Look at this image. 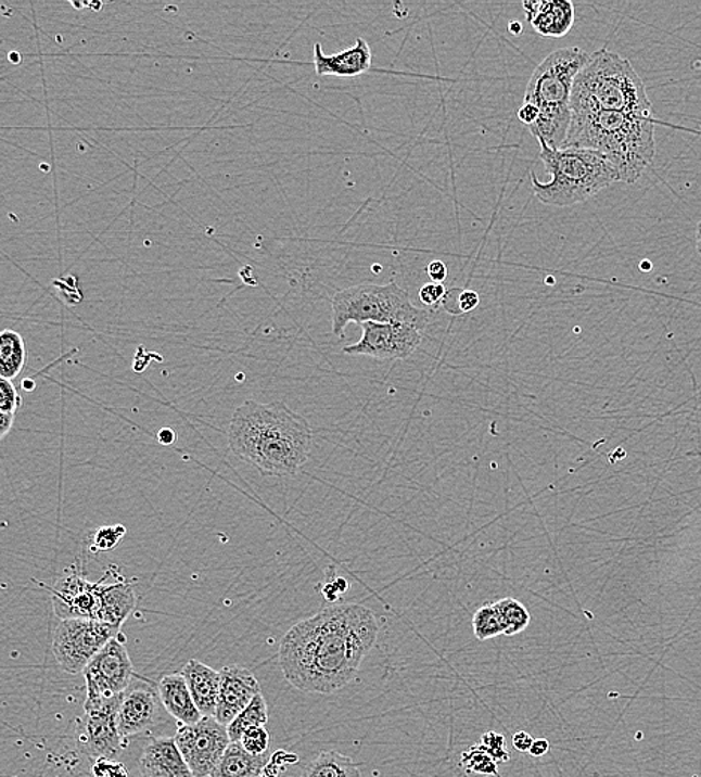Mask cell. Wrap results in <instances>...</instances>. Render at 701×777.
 Listing matches in <instances>:
<instances>
[{
    "label": "cell",
    "mask_w": 701,
    "mask_h": 777,
    "mask_svg": "<svg viewBox=\"0 0 701 777\" xmlns=\"http://www.w3.org/2000/svg\"><path fill=\"white\" fill-rule=\"evenodd\" d=\"M509 30L518 37V35H521L522 30H524V26H522L519 22H512L510 23Z\"/></svg>",
    "instance_id": "43"
},
{
    "label": "cell",
    "mask_w": 701,
    "mask_h": 777,
    "mask_svg": "<svg viewBox=\"0 0 701 777\" xmlns=\"http://www.w3.org/2000/svg\"><path fill=\"white\" fill-rule=\"evenodd\" d=\"M160 442L162 444H165V446H168V444H173L176 442V432L171 430V428H164V430H161L160 435Z\"/></svg>",
    "instance_id": "42"
},
{
    "label": "cell",
    "mask_w": 701,
    "mask_h": 777,
    "mask_svg": "<svg viewBox=\"0 0 701 777\" xmlns=\"http://www.w3.org/2000/svg\"><path fill=\"white\" fill-rule=\"evenodd\" d=\"M696 244L697 252H699V255L701 256V220L699 221V226H697Z\"/></svg>",
    "instance_id": "44"
},
{
    "label": "cell",
    "mask_w": 701,
    "mask_h": 777,
    "mask_svg": "<svg viewBox=\"0 0 701 777\" xmlns=\"http://www.w3.org/2000/svg\"><path fill=\"white\" fill-rule=\"evenodd\" d=\"M479 744H481L498 764L509 763L510 752L509 749H507L505 736L498 735V733L495 731H488L482 736Z\"/></svg>",
    "instance_id": "30"
},
{
    "label": "cell",
    "mask_w": 701,
    "mask_h": 777,
    "mask_svg": "<svg viewBox=\"0 0 701 777\" xmlns=\"http://www.w3.org/2000/svg\"><path fill=\"white\" fill-rule=\"evenodd\" d=\"M406 323L423 331L428 313L411 303L398 284H359L332 298V334L343 336L348 323Z\"/></svg>",
    "instance_id": "7"
},
{
    "label": "cell",
    "mask_w": 701,
    "mask_h": 777,
    "mask_svg": "<svg viewBox=\"0 0 701 777\" xmlns=\"http://www.w3.org/2000/svg\"><path fill=\"white\" fill-rule=\"evenodd\" d=\"M525 18L543 38H562L574 25V5L570 0L524 2Z\"/></svg>",
    "instance_id": "17"
},
{
    "label": "cell",
    "mask_w": 701,
    "mask_h": 777,
    "mask_svg": "<svg viewBox=\"0 0 701 777\" xmlns=\"http://www.w3.org/2000/svg\"><path fill=\"white\" fill-rule=\"evenodd\" d=\"M500 614L502 636L512 637L528 628L531 622L530 610L514 598H502L494 602Z\"/></svg>",
    "instance_id": "26"
},
{
    "label": "cell",
    "mask_w": 701,
    "mask_h": 777,
    "mask_svg": "<svg viewBox=\"0 0 701 777\" xmlns=\"http://www.w3.org/2000/svg\"><path fill=\"white\" fill-rule=\"evenodd\" d=\"M22 406V396L13 380L0 379V411L3 413H15Z\"/></svg>",
    "instance_id": "32"
},
{
    "label": "cell",
    "mask_w": 701,
    "mask_h": 777,
    "mask_svg": "<svg viewBox=\"0 0 701 777\" xmlns=\"http://www.w3.org/2000/svg\"><path fill=\"white\" fill-rule=\"evenodd\" d=\"M540 158L550 181L541 182L531 173V184L537 200L546 205L572 207L620 181L615 166L594 150L550 149L540 142Z\"/></svg>",
    "instance_id": "6"
},
{
    "label": "cell",
    "mask_w": 701,
    "mask_h": 777,
    "mask_svg": "<svg viewBox=\"0 0 701 777\" xmlns=\"http://www.w3.org/2000/svg\"><path fill=\"white\" fill-rule=\"evenodd\" d=\"M160 693L137 688L126 691L118 711V728L123 740L141 735L156 724L161 709Z\"/></svg>",
    "instance_id": "15"
},
{
    "label": "cell",
    "mask_w": 701,
    "mask_h": 777,
    "mask_svg": "<svg viewBox=\"0 0 701 777\" xmlns=\"http://www.w3.org/2000/svg\"><path fill=\"white\" fill-rule=\"evenodd\" d=\"M202 716H216L220 692V672L197 660H190L181 670Z\"/></svg>",
    "instance_id": "20"
},
{
    "label": "cell",
    "mask_w": 701,
    "mask_h": 777,
    "mask_svg": "<svg viewBox=\"0 0 701 777\" xmlns=\"http://www.w3.org/2000/svg\"><path fill=\"white\" fill-rule=\"evenodd\" d=\"M561 149L594 150L608 157L620 181L633 184L655 157V120L604 110L573 111Z\"/></svg>",
    "instance_id": "3"
},
{
    "label": "cell",
    "mask_w": 701,
    "mask_h": 777,
    "mask_svg": "<svg viewBox=\"0 0 701 777\" xmlns=\"http://www.w3.org/2000/svg\"><path fill=\"white\" fill-rule=\"evenodd\" d=\"M239 743L252 755H265L269 748V733L265 727H253L241 736Z\"/></svg>",
    "instance_id": "29"
},
{
    "label": "cell",
    "mask_w": 701,
    "mask_h": 777,
    "mask_svg": "<svg viewBox=\"0 0 701 777\" xmlns=\"http://www.w3.org/2000/svg\"><path fill=\"white\" fill-rule=\"evenodd\" d=\"M141 777H195L174 737H154L140 759Z\"/></svg>",
    "instance_id": "16"
},
{
    "label": "cell",
    "mask_w": 701,
    "mask_h": 777,
    "mask_svg": "<svg viewBox=\"0 0 701 777\" xmlns=\"http://www.w3.org/2000/svg\"><path fill=\"white\" fill-rule=\"evenodd\" d=\"M174 739L195 777L212 776L232 743L228 727L214 716H204L196 724L181 725Z\"/></svg>",
    "instance_id": "10"
},
{
    "label": "cell",
    "mask_w": 701,
    "mask_h": 777,
    "mask_svg": "<svg viewBox=\"0 0 701 777\" xmlns=\"http://www.w3.org/2000/svg\"><path fill=\"white\" fill-rule=\"evenodd\" d=\"M125 693L85 709L80 728V744L87 755L94 759H110L122 751L123 737L118 728V711Z\"/></svg>",
    "instance_id": "12"
},
{
    "label": "cell",
    "mask_w": 701,
    "mask_h": 777,
    "mask_svg": "<svg viewBox=\"0 0 701 777\" xmlns=\"http://www.w3.org/2000/svg\"><path fill=\"white\" fill-rule=\"evenodd\" d=\"M379 622L360 604H336L293 625L281 638L284 679L303 692L334 693L355 679L374 648Z\"/></svg>",
    "instance_id": "1"
},
{
    "label": "cell",
    "mask_w": 701,
    "mask_h": 777,
    "mask_svg": "<svg viewBox=\"0 0 701 777\" xmlns=\"http://www.w3.org/2000/svg\"><path fill=\"white\" fill-rule=\"evenodd\" d=\"M268 723V704L263 693L256 696L252 703L228 725V735L232 743H239L241 736L253 727H265Z\"/></svg>",
    "instance_id": "25"
},
{
    "label": "cell",
    "mask_w": 701,
    "mask_h": 777,
    "mask_svg": "<svg viewBox=\"0 0 701 777\" xmlns=\"http://www.w3.org/2000/svg\"><path fill=\"white\" fill-rule=\"evenodd\" d=\"M479 304H481V296H479L477 292L463 291L461 295L458 296L459 313H471L476 310Z\"/></svg>",
    "instance_id": "35"
},
{
    "label": "cell",
    "mask_w": 701,
    "mask_h": 777,
    "mask_svg": "<svg viewBox=\"0 0 701 777\" xmlns=\"http://www.w3.org/2000/svg\"><path fill=\"white\" fill-rule=\"evenodd\" d=\"M157 693L165 711L176 717L181 725L196 724L204 717L196 708L183 674H166L157 685Z\"/></svg>",
    "instance_id": "19"
},
{
    "label": "cell",
    "mask_w": 701,
    "mask_h": 777,
    "mask_svg": "<svg viewBox=\"0 0 701 777\" xmlns=\"http://www.w3.org/2000/svg\"><path fill=\"white\" fill-rule=\"evenodd\" d=\"M471 625H473L474 636L481 641L489 640V638H495L502 634L500 614H498L495 604H485L477 609Z\"/></svg>",
    "instance_id": "28"
},
{
    "label": "cell",
    "mask_w": 701,
    "mask_h": 777,
    "mask_svg": "<svg viewBox=\"0 0 701 777\" xmlns=\"http://www.w3.org/2000/svg\"><path fill=\"white\" fill-rule=\"evenodd\" d=\"M135 608L137 594L132 581L118 576L117 582L105 583V577H102L98 621L122 628L123 622L128 620Z\"/></svg>",
    "instance_id": "21"
},
{
    "label": "cell",
    "mask_w": 701,
    "mask_h": 777,
    "mask_svg": "<svg viewBox=\"0 0 701 777\" xmlns=\"http://www.w3.org/2000/svg\"><path fill=\"white\" fill-rule=\"evenodd\" d=\"M301 777H362L351 756L336 751L320 752L307 764Z\"/></svg>",
    "instance_id": "24"
},
{
    "label": "cell",
    "mask_w": 701,
    "mask_h": 777,
    "mask_svg": "<svg viewBox=\"0 0 701 777\" xmlns=\"http://www.w3.org/2000/svg\"><path fill=\"white\" fill-rule=\"evenodd\" d=\"M426 272L431 281H434V283H443V281L447 279L449 269H447L445 262L433 260L428 265Z\"/></svg>",
    "instance_id": "37"
},
{
    "label": "cell",
    "mask_w": 701,
    "mask_h": 777,
    "mask_svg": "<svg viewBox=\"0 0 701 777\" xmlns=\"http://www.w3.org/2000/svg\"><path fill=\"white\" fill-rule=\"evenodd\" d=\"M27 362L26 341L17 331L5 329L0 335V375L14 380Z\"/></svg>",
    "instance_id": "23"
},
{
    "label": "cell",
    "mask_w": 701,
    "mask_h": 777,
    "mask_svg": "<svg viewBox=\"0 0 701 777\" xmlns=\"http://www.w3.org/2000/svg\"><path fill=\"white\" fill-rule=\"evenodd\" d=\"M53 598L55 616L59 620H97L101 606L102 581H87L75 566L55 582L54 588L39 583Z\"/></svg>",
    "instance_id": "13"
},
{
    "label": "cell",
    "mask_w": 701,
    "mask_h": 777,
    "mask_svg": "<svg viewBox=\"0 0 701 777\" xmlns=\"http://www.w3.org/2000/svg\"><path fill=\"white\" fill-rule=\"evenodd\" d=\"M94 777H129L125 764L110 759H98L92 765Z\"/></svg>",
    "instance_id": "33"
},
{
    "label": "cell",
    "mask_w": 701,
    "mask_h": 777,
    "mask_svg": "<svg viewBox=\"0 0 701 777\" xmlns=\"http://www.w3.org/2000/svg\"><path fill=\"white\" fill-rule=\"evenodd\" d=\"M446 285L443 283H434V281L422 285L421 291H419V300H421L422 304H425L426 307H435V305H438L446 298Z\"/></svg>",
    "instance_id": "34"
},
{
    "label": "cell",
    "mask_w": 701,
    "mask_h": 777,
    "mask_svg": "<svg viewBox=\"0 0 701 777\" xmlns=\"http://www.w3.org/2000/svg\"><path fill=\"white\" fill-rule=\"evenodd\" d=\"M538 116H540V114H538L536 106L525 104V102L522 104L521 109L518 110L519 122L524 123V125L528 126V128L536 125Z\"/></svg>",
    "instance_id": "38"
},
{
    "label": "cell",
    "mask_w": 701,
    "mask_h": 777,
    "mask_svg": "<svg viewBox=\"0 0 701 777\" xmlns=\"http://www.w3.org/2000/svg\"><path fill=\"white\" fill-rule=\"evenodd\" d=\"M126 534L125 526L114 525L109 528L99 530L94 535V549L97 552H110L122 542L123 535Z\"/></svg>",
    "instance_id": "31"
},
{
    "label": "cell",
    "mask_w": 701,
    "mask_h": 777,
    "mask_svg": "<svg viewBox=\"0 0 701 777\" xmlns=\"http://www.w3.org/2000/svg\"><path fill=\"white\" fill-rule=\"evenodd\" d=\"M268 755H252L241 743H231L209 777H260L268 765Z\"/></svg>",
    "instance_id": "22"
},
{
    "label": "cell",
    "mask_w": 701,
    "mask_h": 777,
    "mask_svg": "<svg viewBox=\"0 0 701 777\" xmlns=\"http://www.w3.org/2000/svg\"><path fill=\"white\" fill-rule=\"evenodd\" d=\"M589 58L591 54L577 47L553 51L531 75L524 102L536 106L540 116L528 129L550 149H561L568 138L574 79Z\"/></svg>",
    "instance_id": "4"
},
{
    "label": "cell",
    "mask_w": 701,
    "mask_h": 777,
    "mask_svg": "<svg viewBox=\"0 0 701 777\" xmlns=\"http://www.w3.org/2000/svg\"><path fill=\"white\" fill-rule=\"evenodd\" d=\"M120 628L97 620H62L54 629L53 653L66 673H85L87 665L118 637Z\"/></svg>",
    "instance_id": "8"
},
{
    "label": "cell",
    "mask_w": 701,
    "mask_h": 777,
    "mask_svg": "<svg viewBox=\"0 0 701 777\" xmlns=\"http://www.w3.org/2000/svg\"><path fill=\"white\" fill-rule=\"evenodd\" d=\"M15 422V413H3L0 411V437L5 438L10 431L13 430Z\"/></svg>",
    "instance_id": "40"
},
{
    "label": "cell",
    "mask_w": 701,
    "mask_h": 777,
    "mask_svg": "<svg viewBox=\"0 0 701 777\" xmlns=\"http://www.w3.org/2000/svg\"><path fill=\"white\" fill-rule=\"evenodd\" d=\"M348 590V583L347 581H344V578L339 577L335 578L334 582L327 583L323 588L324 597L328 598L330 601H335L336 597L342 596V594L347 593Z\"/></svg>",
    "instance_id": "36"
},
{
    "label": "cell",
    "mask_w": 701,
    "mask_h": 777,
    "mask_svg": "<svg viewBox=\"0 0 701 777\" xmlns=\"http://www.w3.org/2000/svg\"><path fill=\"white\" fill-rule=\"evenodd\" d=\"M550 744L549 741L546 739H537L534 740L533 747L530 749V755L534 756V759H541V756H545L546 753L549 752Z\"/></svg>",
    "instance_id": "41"
},
{
    "label": "cell",
    "mask_w": 701,
    "mask_h": 777,
    "mask_svg": "<svg viewBox=\"0 0 701 777\" xmlns=\"http://www.w3.org/2000/svg\"><path fill=\"white\" fill-rule=\"evenodd\" d=\"M372 53L370 46L366 39H356L355 46L351 49L342 51L339 54L327 55L323 53L322 46H315V63L316 74L320 77H343L352 78L366 74L371 67Z\"/></svg>",
    "instance_id": "18"
},
{
    "label": "cell",
    "mask_w": 701,
    "mask_h": 777,
    "mask_svg": "<svg viewBox=\"0 0 701 777\" xmlns=\"http://www.w3.org/2000/svg\"><path fill=\"white\" fill-rule=\"evenodd\" d=\"M132 676L133 664L128 649L118 637L113 638L85 670V709L94 708L128 691Z\"/></svg>",
    "instance_id": "9"
},
{
    "label": "cell",
    "mask_w": 701,
    "mask_h": 777,
    "mask_svg": "<svg viewBox=\"0 0 701 777\" xmlns=\"http://www.w3.org/2000/svg\"><path fill=\"white\" fill-rule=\"evenodd\" d=\"M229 450L252 463L265 477L298 473L310 458L313 431L303 416L284 403L245 402L233 411Z\"/></svg>",
    "instance_id": "2"
},
{
    "label": "cell",
    "mask_w": 701,
    "mask_h": 777,
    "mask_svg": "<svg viewBox=\"0 0 701 777\" xmlns=\"http://www.w3.org/2000/svg\"><path fill=\"white\" fill-rule=\"evenodd\" d=\"M513 748L518 749L519 752L522 753H530L531 747H533L534 739L533 736L530 735V733L526 731H518L517 735L513 736Z\"/></svg>",
    "instance_id": "39"
},
{
    "label": "cell",
    "mask_w": 701,
    "mask_h": 777,
    "mask_svg": "<svg viewBox=\"0 0 701 777\" xmlns=\"http://www.w3.org/2000/svg\"><path fill=\"white\" fill-rule=\"evenodd\" d=\"M459 768L469 776L501 777L497 761L479 743L461 753Z\"/></svg>",
    "instance_id": "27"
},
{
    "label": "cell",
    "mask_w": 701,
    "mask_h": 777,
    "mask_svg": "<svg viewBox=\"0 0 701 777\" xmlns=\"http://www.w3.org/2000/svg\"><path fill=\"white\" fill-rule=\"evenodd\" d=\"M220 676L219 701L214 717L228 727L263 691L252 670L241 665H228L221 668Z\"/></svg>",
    "instance_id": "14"
},
{
    "label": "cell",
    "mask_w": 701,
    "mask_h": 777,
    "mask_svg": "<svg viewBox=\"0 0 701 777\" xmlns=\"http://www.w3.org/2000/svg\"><path fill=\"white\" fill-rule=\"evenodd\" d=\"M604 110L652 117L647 87L628 59L601 49L591 54L576 79L572 111Z\"/></svg>",
    "instance_id": "5"
},
{
    "label": "cell",
    "mask_w": 701,
    "mask_h": 777,
    "mask_svg": "<svg viewBox=\"0 0 701 777\" xmlns=\"http://www.w3.org/2000/svg\"><path fill=\"white\" fill-rule=\"evenodd\" d=\"M362 336L343 352L352 356H370L374 359H407L413 355L422 341V331L406 323L367 322Z\"/></svg>",
    "instance_id": "11"
}]
</instances>
